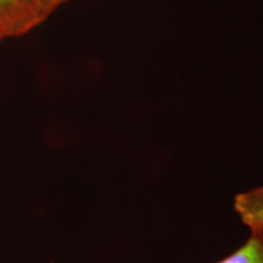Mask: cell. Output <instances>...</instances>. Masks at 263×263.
I'll use <instances>...</instances> for the list:
<instances>
[{"label": "cell", "instance_id": "3957f363", "mask_svg": "<svg viewBox=\"0 0 263 263\" xmlns=\"http://www.w3.org/2000/svg\"><path fill=\"white\" fill-rule=\"evenodd\" d=\"M217 263H263V233H251L241 248Z\"/></svg>", "mask_w": 263, "mask_h": 263}, {"label": "cell", "instance_id": "6da1fadb", "mask_svg": "<svg viewBox=\"0 0 263 263\" xmlns=\"http://www.w3.org/2000/svg\"><path fill=\"white\" fill-rule=\"evenodd\" d=\"M37 0H0V43L37 28Z\"/></svg>", "mask_w": 263, "mask_h": 263}, {"label": "cell", "instance_id": "277c9868", "mask_svg": "<svg viewBox=\"0 0 263 263\" xmlns=\"http://www.w3.org/2000/svg\"><path fill=\"white\" fill-rule=\"evenodd\" d=\"M70 2H72V0H37V5H35V21H37V26H41L57 10Z\"/></svg>", "mask_w": 263, "mask_h": 263}, {"label": "cell", "instance_id": "7a4b0ae2", "mask_svg": "<svg viewBox=\"0 0 263 263\" xmlns=\"http://www.w3.org/2000/svg\"><path fill=\"white\" fill-rule=\"evenodd\" d=\"M234 209L251 233H263V186L238 194Z\"/></svg>", "mask_w": 263, "mask_h": 263}]
</instances>
